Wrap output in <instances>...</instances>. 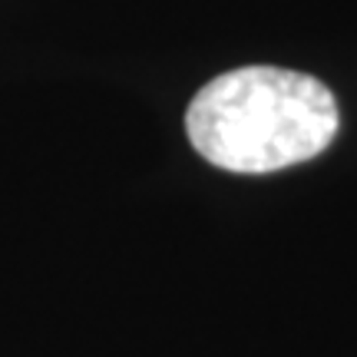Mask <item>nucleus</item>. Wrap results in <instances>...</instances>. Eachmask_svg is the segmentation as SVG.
I'll use <instances>...</instances> for the list:
<instances>
[{
	"label": "nucleus",
	"mask_w": 357,
	"mask_h": 357,
	"mask_svg": "<svg viewBox=\"0 0 357 357\" xmlns=\"http://www.w3.org/2000/svg\"><path fill=\"white\" fill-rule=\"evenodd\" d=\"M341 113L321 79L284 66H238L208 79L185 113L192 149L205 162L261 176L321 155Z\"/></svg>",
	"instance_id": "f257e3e1"
}]
</instances>
